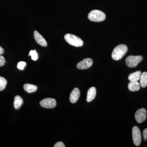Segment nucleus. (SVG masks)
<instances>
[{
  "label": "nucleus",
  "mask_w": 147,
  "mask_h": 147,
  "mask_svg": "<svg viewBox=\"0 0 147 147\" xmlns=\"http://www.w3.org/2000/svg\"><path fill=\"white\" fill-rule=\"evenodd\" d=\"M65 39L69 44L75 47H82L84 45V42L79 37L74 35L67 34L64 36Z\"/></svg>",
  "instance_id": "f03ea898"
},
{
  "label": "nucleus",
  "mask_w": 147,
  "mask_h": 147,
  "mask_svg": "<svg viewBox=\"0 0 147 147\" xmlns=\"http://www.w3.org/2000/svg\"><path fill=\"white\" fill-rule=\"evenodd\" d=\"M140 84L141 86L144 88L147 86V72H144L140 76Z\"/></svg>",
  "instance_id": "dca6fc26"
},
{
  "label": "nucleus",
  "mask_w": 147,
  "mask_h": 147,
  "mask_svg": "<svg viewBox=\"0 0 147 147\" xmlns=\"http://www.w3.org/2000/svg\"><path fill=\"white\" fill-rule=\"evenodd\" d=\"M132 138L135 146H139L142 142L141 131L138 127L134 126L132 130Z\"/></svg>",
  "instance_id": "39448f33"
},
{
  "label": "nucleus",
  "mask_w": 147,
  "mask_h": 147,
  "mask_svg": "<svg viewBox=\"0 0 147 147\" xmlns=\"http://www.w3.org/2000/svg\"><path fill=\"white\" fill-rule=\"evenodd\" d=\"M80 95V92L78 88H75L71 92L69 96V100L72 103L77 102Z\"/></svg>",
  "instance_id": "9d476101"
},
{
  "label": "nucleus",
  "mask_w": 147,
  "mask_h": 147,
  "mask_svg": "<svg viewBox=\"0 0 147 147\" xmlns=\"http://www.w3.org/2000/svg\"><path fill=\"white\" fill-rule=\"evenodd\" d=\"M140 86L138 82H130L128 84V89L131 92L137 91L140 89Z\"/></svg>",
  "instance_id": "ddd939ff"
},
{
  "label": "nucleus",
  "mask_w": 147,
  "mask_h": 147,
  "mask_svg": "<svg viewBox=\"0 0 147 147\" xmlns=\"http://www.w3.org/2000/svg\"><path fill=\"white\" fill-rule=\"evenodd\" d=\"M34 36L36 41L38 44L42 47H46L47 46V42L44 38L37 31H34Z\"/></svg>",
  "instance_id": "1a4fd4ad"
},
{
  "label": "nucleus",
  "mask_w": 147,
  "mask_h": 147,
  "mask_svg": "<svg viewBox=\"0 0 147 147\" xmlns=\"http://www.w3.org/2000/svg\"><path fill=\"white\" fill-rule=\"evenodd\" d=\"M54 147H65V145L62 142H58L55 144Z\"/></svg>",
  "instance_id": "412c9836"
},
{
  "label": "nucleus",
  "mask_w": 147,
  "mask_h": 147,
  "mask_svg": "<svg viewBox=\"0 0 147 147\" xmlns=\"http://www.w3.org/2000/svg\"><path fill=\"white\" fill-rule=\"evenodd\" d=\"M88 18L92 21L101 22L105 19V13L101 11L93 10L89 13Z\"/></svg>",
  "instance_id": "7ed1b4c3"
},
{
  "label": "nucleus",
  "mask_w": 147,
  "mask_h": 147,
  "mask_svg": "<svg viewBox=\"0 0 147 147\" xmlns=\"http://www.w3.org/2000/svg\"><path fill=\"white\" fill-rule=\"evenodd\" d=\"M4 52V51L3 49L0 46V55H2L3 54Z\"/></svg>",
  "instance_id": "5701e85b"
},
{
  "label": "nucleus",
  "mask_w": 147,
  "mask_h": 147,
  "mask_svg": "<svg viewBox=\"0 0 147 147\" xmlns=\"http://www.w3.org/2000/svg\"><path fill=\"white\" fill-rule=\"evenodd\" d=\"M5 60L3 56L0 55V67L3 66L5 64Z\"/></svg>",
  "instance_id": "aec40b11"
},
{
  "label": "nucleus",
  "mask_w": 147,
  "mask_h": 147,
  "mask_svg": "<svg viewBox=\"0 0 147 147\" xmlns=\"http://www.w3.org/2000/svg\"><path fill=\"white\" fill-rule=\"evenodd\" d=\"M29 55L31 56L32 59L33 60L35 61L38 59V55L35 50H31L29 53Z\"/></svg>",
  "instance_id": "a211bd4d"
},
{
  "label": "nucleus",
  "mask_w": 147,
  "mask_h": 147,
  "mask_svg": "<svg viewBox=\"0 0 147 147\" xmlns=\"http://www.w3.org/2000/svg\"><path fill=\"white\" fill-rule=\"evenodd\" d=\"M26 65V63L25 62L21 61L18 63L17 65V68L20 70H23L25 66Z\"/></svg>",
  "instance_id": "6ab92c4d"
},
{
  "label": "nucleus",
  "mask_w": 147,
  "mask_h": 147,
  "mask_svg": "<svg viewBox=\"0 0 147 147\" xmlns=\"http://www.w3.org/2000/svg\"><path fill=\"white\" fill-rule=\"evenodd\" d=\"M127 51V47L124 44H120L117 46L113 50L112 57L113 60L118 61L121 59Z\"/></svg>",
  "instance_id": "f257e3e1"
},
{
  "label": "nucleus",
  "mask_w": 147,
  "mask_h": 147,
  "mask_svg": "<svg viewBox=\"0 0 147 147\" xmlns=\"http://www.w3.org/2000/svg\"><path fill=\"white\" fill-rule=\"evenodd\" d=\"M96 89L95 87H91L88 90L86 98L87 102H91L94 99L96 95Z\"/></svg>",
  "instance_id": "9b49d317"
},
{
  "label": "nucleus",
  "mask_w": 147,
  "mask_h": 147,
  "mask_svg": "<svg viewBox=\"0 0 147 147\" xmlns=\"http://www.w3.org/2000/svg\"><path fill=\"white\" fill-rule=\"evenodd\" d=\"M141 71H138L131 73L128 76V79L130 82H138L140 79Z\"/></svg>",
  "instance_id": "4468645a"
},
{
  "label": "nucleus",
  "mask_w": 147,
  "mask_h": 147,
  "mask_svg": "<svg viewBox=\"0 0 147 147\" xmlns=\"http://www.w3.org/2000/svg\"><path fill=\"white\" fill-rule=\"evenodd\" d=\"M143 137H144V141H146L147 140V128L144 129L143 132Z\"/></svg>",
  "instance_id": "4be33fe9"
},
{
  "label": "nucleus",
  "mask_w": 147,
  "mask_h": 147,
  "mask_svg": "<svg viewBox=\"0 0 147 147\" xmlns=\"http://www.w3.org/2000/svg\"><path fill=\"white\" fill-rule=\"evenodd\" d=\"M93 64V60L90 58L84 59L77 64V68L79 69H85L90 68Z\"/></svg>",
  "instance_id": "6e6552de"
},
{
  "label": "nucleus",
  "mask_w": 147,
  "mask_h": 147,
  "mask_svg": "<svg viewBox=\"0 0 147 147\" xmlns=\"http://www.w3.org/2000/svg\"><path fill=\"white\" fill-rule=\"evenodd\" d=\"M40 105L43 108L50 109L55 107L57 105V102L54 98H46L40 101Z\"/></svg>",
  "instance_id": "423d86ee"
},
{
  "label": "nucleus",
  "mask_w": 147,
  "mask_h": 147,
  "mask_svg": "<svg viewBox=\"0 0 147 147\" xmlns=\"http://www.w3.org/2000/svg\"><path fill=\"white\" fill-rule=\"evenodd\" d=\"M23 98L20 96L16 95L14 97V101H13V106L16 110H18L21 108V106L23 104Z\"/></svg>",
  "instance_id": "f8f14e48"
},
{
  "label": "nucleus",
  "mask_w": 147,
  "mask_h": 147,
  "mask_svg": "<svg viewBox=\"0 0 147 147\" xmlns=\"http://www.w3.org/2000/svg\"><path fill=\"white\" fill-rule=\"evenodd\" d=\"M24 89L28 93L34 92L37 90V87L36 86L30 84H25L24 86Z\"/></svg>",
  "instance_id": "2eb2a0df"
},
{
  "label": "nucleus",
  "mask_w": 147,
  "mask_h": 147,
  "mask_svg": "<svg viewBox=\"0 0 147 147\" xmlns=\"http://www.w3.org/2000/svg\"><path fill=\"white\" fill-rule=\"evenodd\" d=\"M142 56H129L126 58L125 62L129 67H136L143 60Z\"/></svg>",
  "instance_id": "20e7f679"
},
{
  "label": "nucleus",
  "mask_w": 147,
  "mask_h": 147,
  "mask_svg": "<svg viewBox=\"0 0 147 147\" xmlns=\"http://www.w3.org/2000/svg\"><path fill=\"white\" fill-rule=\"evenodd\" d=\"M135 118L138 123H142L147 118L146 110L143 108L139 109L135 113Z\"/></svg>",
  "instance_id": "0eeeda50"
},
{
  "label": "nucleus",
  "mask_w": 147,
  "mask_h": 147,
  "mask_svg": "<svg viewBox=\"0 0 147 147\" xmlns=\"http://www.w3.org/2000/svg\"><path fill=\"white\" fill-rule=\"evenodd\" d=\"M7 84L6 79L4 77L0 76V91H3L5 89Z\"/></svg>",
  "instance_id": "f3484780"
}]
</instances>
